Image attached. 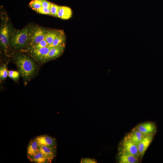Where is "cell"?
Returning a JSON list of instances; mask_svg holds the SVG:
<instances>
[{
  "label": "cell",
  "mask_w": 163,
  "mask_h": 163,
  "mask_svg": "<svg viewBox=\"0 0 163 163\" xmlns=\"http://www.w3.org/2000/svg\"><path fill=\"white\" fill-rule=\"evenodd\" d=\"M14 60L25 83H27L36 72L37 69L36 65L28 56L23 54H16L14 56Z\"/></svg>",
  "instance_id": "obj_1"
},
{
  "label": "cell",
  "mask_w": 163,
  "mask_h": 163,
  "mask_svg": "<svg viewBox=\"0 0 163 163\" xmlns=\"http://www.w3.org/2000/svg\"><path fill=\"white\" fill-rule=\"evenodd\" d=\"M33 27L28 25L21 29L15 30L9 45L16 50L21 49L27 46L31 36Z\"/></svg>",
  "instance_id": "obj_2"
},
{
  "label": "cell",
  "mask_w": 163,
  "mask_h": 163,
  "mask_svg": "<svg viewBox=\"0 0 163 163\" xmlns=\"http://www.w3.org/2000/svg\"><path fill=\"white\" fill-rule=\"evenodd\" d=\"M0 28V41L1 45L2 47L4 53H7L8 46L9 45L14 30L11 23L8 18L6 15L2 17Z\"/></svg>",
  "instance_id": "obj_3"
},
{
  "label": "cell",
  "mask_w": 163,
  "mask_h": 163,
  "mask_svg": "<svg viewBox=\"0 0 163 163\" xmlns=\"http://www.w3.org/2000/svg\"><path fill=\"white\" fill-rule=\"evenodd\" d=\"M48 30L40 26L33 27L30 38L27 45L28 49L44 40Z\"/></svg>",
  "instance_id": "obj_4"
},
{
  "label": "cell",
  "mask_w": 163,
  "mask_h": 163,
  "mask_svg": "<svg viewBox=\"0 0 163 163\" xmlns=\"http://www.w3.org/2000/svg\"><path fill=\"white\" fill-rule=\"evenodd\" d=\"M119 148V151L139 158L137 145L129 140L124 138L120 143Z\"/></svg>",
  "instance_id": "obj_5"
},
{
  "label": "cell",
  "mask_w": 163,
  "mask_h": 163,
  "mask_svg": "<svg viewBox=\"0 0 163 163\" xmlns=\"http://www.w3.org/2000/svg\"><path fill=\"white\" fill-rule=\"evenodd\" d=\"M135 127L145 136L155 135L157 131L155 123L151 121L141 123Z\"/></svg>",
  "instance_id": "obj_6"
},
{
  "label": "cell",
  "mask_w": 163,
  "mask_h": 163,
  "mask_svg": "<svg viewBox=\"0 0 163 163\" xmlns=\"http://www.w3.org/2000/svg\"><path fill=\"white\" fill-rule=\"evenodd\" d=\"M51 47L47 46L38 49L28 50L30 55L35 60L40 62H44Z\"/></svg>",
  "instance_id": "obj_7"
},
{
  "label": "cell",
  "mask_w": 163,
  "mask_h": 163,
  "mask_svg": "<svg viewBox=\"0 0 163 163\" xmlns=\"http://www.w3.org/2000/svg\"><path fill=\"white\" fill-rule=\"evenodd\" d=\"M154 135L145 136L138 145L139 158H142L153 140Z\"/></svg>",
  "instance_id": "obj_8"
},
{
  "label": "cell",
  "mask_w": 163,
  "mask_h": 163,
  "mask_svg": "<svg viewBox=\"0 0 163 163\" xmlns=\"http://www.w3.org/2000/svg\"><path fill=\"white\" fill-rule=\"evenodd\" d=\"M51 47L44 62L55 59L60 56L64 50L65 44Z\"/></svg>",
  "instance_id": "obj_9"
},
{
  "label": "cell",
  "mask_w": 163,
  "mask_h": 163,
  "mask_svg": "<svg viewBox=\"0 0 163 163\" xmlns=\"http://www.w3.org/2000/svg\"><path fill=\"white\" fill-rule=\"evenodd\" d=\"M35 138L40 145L56 148V140L53 137L45 134L40 135Z\"/></svg>",
  "instance_id": "obj_10"
},
{
  "label": "cell",
  "mask_w": 163,
  "mask_h": 163,
  "mask_svg": "<svg viewBox=\"0 0 163 163\" xmlns=\"http://www.w3.org/2000/svg\"><path fill=\"white\" fill-rule=\"evenodd\" d=\"M145 136L134 127L125 136L124 138L130 140L138 146Z\"/></svg>",
  "instance_id": "obj_11"
},
{
  "label": "cell",
  "mask_w": 163,
  "mask_h": 163,
  "mask_svg": "<svg viewBox=\"0 0 163 163\" xmlns=\"http://www.w3.org/2000/svg\"><path fill=\"white\" fill-rule=\"evenodd\" d=\"M118 157L120 163H136L138 162L139 158L125 152L119 151Z\"/></svg>",
  "instance_id": "obj_12"
},
{
  "label": "cell",
  "mask_w": 163,
  "mask_h": 163,
  "mask_svg": "<svg viewBox=\"0 0 163 163\" xmlns=\"http://www.w3.org/2000/svg\"><path fill=\"white\" fill-rule=\"evenodd\" d=\"M56 148L40 145V151L51 162L56 157Z\"/></svg>",
  "instance_id": "obj_13"
},
{
  "label": "cell",
  "mask_w": 163,
  "mask_h": 163,
  "mask_svg": "<svg viewBox=\"0 0 163 163\" xmlns=\"http://www.w3.org/2000/svg\"><path fill=\"white\" fill-rule=\"evenodd\" d=\"M72 15L71 9L67 6H60L57 13V17L64 20H67L71 18Z\"/></svg>",
  "instance_id": "obj_14"
},
{
  "label": "cell",
  "mask_w": 163,
  "mask_h": 163,
  "mask_svg": "<svg viewBox=\"0 0 163 163\" xmlns=\"http://www.w3.org/2000/svg\"><path fill=\"white\" fill-rule=\"evenodd\" d=\"M40 145L35 138L31 140L29 142L27 148V157L35 154L40 150Z\"/></svg>",
  "instance_id": "obj_15"
},
{
  "label": "cell",
  "mask_w": 163,
  "mask_h": 163,
  "mask_svg": "<svg viewBox=\"0 0 163 163\" xmlns=\"http://www.w3.org/2000/svg\"><path fill=\"white\" fill-rule=\"evenodd\" d=\"M31 162L37 163H48L51 161L40 151L33 155L27 157Z\"/></svg>",
  "instance_id": "obj_16"
},
{
  "label": "cell",
  "mask_w": 163,
  "mask_h": 163,
  "mask_svg": "<svg viewBox=\"0 0 163 163\" xmlns=\"http://www.w3.org/2000/svg\"><path fill=\"white\" fill-rule=\"evenodd\" d=\"M61 30L56 29L48 30L45 40L49 46L52 43Z\"/></svg>",
  "instance_id": "obj_17"
},
{
  "label": "cell",
  "mask_w": 163,
  "mask_h": 163,
  "mask_svg": "<svg viewBox=\"0 0 163 163\" xmlns=\"http://www.w3.org/2000/svg\"><path fill=\"white\" fill-rule=\"evenodd\" d=\"M66 40V37L65 33L63 30H61L59 33L49 46L53 47L65 44Z\"/></svg>",
  "instance_id": "obj_18"
},
{
  "label": "cell",
  "mask_w": 163,
  "mask_h": 163,
  "mask_svg": "<svg viewBox=\"0 0 163 163\" xmlns=\"http://www.w3.org/2000/svg\"><path fill=\"white\" fill-rule=\"evenodd\" d=\"M8 63H6L0 68V79L1 81L4 80L8 76Z\"/></svg>",
  "instance_id": "obj_19"
},
{
  "label": "cell",
  "mask_w": 163,
  "mask_h": 163,
  "mask_svg": "<svg viewBox=\"0 0 163 163\" xmlns=\"http://www.w3.org/2000/svg\"><path fill=\"white\" fill-rule=\"evenodd\" d=\"M29 5L31 8L36 11L42 7L40 0H32L29 3Z\"/></svg>",
  "instance_id": "obj_20"
},
{
  "label": "cell",
  "mask_w": 163,
  "mask_h": 163,
  "mask_svg": "<svg viewBox=\"0 0 163 163\" xmlns=\"http://www.w3.org/2000/svg\"><path fill=\"white\" fill-rule=\"evenodd\" d=\"M8 76L15 81H16L18 80L20 76V72L16 71H8Z\"/></svg>",
  "instance_id": "obj_21"
},
{
  "label": "cell",
  "mask_w": 163,
  "mask_h": 163,
  "mask_svg": "<svg viewBox=\"0 0 163 163\" xmlns=\"http://www.w3.org/2000/svg\"><path fill=\"white\" fill-rule=\"evenodd\" d=\"M59 7V6L54 3H51L50 9L51 16L57 17V13Z\"/></svg>",
  "instance_id": "obj_22"
},
{
  "label": "cell",
  "mask_w": 163,
  "mask_h": 163,
  "mask_svg": "<svg viewBox=\"0 0 163 163\" xmlns=\"http://www.w3.org/2000/svg\"><path fill=\"white\" fill-rule=\"evenodd\" d=\"M47 46H49V45L46 41L44 39L29 48L28 50L38 49Z\"/></svg>",
  "instance_id": "obj_23"
},
{
  "label": "cell",
  "mask_w": 163,
  "mask_h": 163,
  "mask_svg": "<svg viewBox=\"0 0 163 163\" xmlns=\"http://www.w3.org/2000/svg\"><path fill=\"white\" fill-rule=\"evenodd\" d=\"M37 12L40 14L51 15L50 10L49 8L42 7Z\"/></svg>",
  "instance_id": "obj_24"
},
{
  "label": "cell",
  "mask_w": 163,
  "mask_h": 163,
  "mask_svg": "<svg viewBox=\"0 0 163 163\" xmlns=\"http://www.w3.org/2000/svg\"><path fill=\"white\" fill-rule=\"evenodd\" d=\"M80 163H97V161L94 159L87 158L82 159L80 161Z\"/></svg>",
  "instance_id": "obj_25"
},
{
  "label": "cell",
  "mask_w": 163,
  "mask_h": 163,
  "mask_svg": "<svg viewBox=\"0 0 163 163\" xmlns=\"http://www.w3.org/2000/svg\"><path fill=\"white\" fill-rule=\"evenodd\" d=\"M42 7L50 8L51 2L46 0H40Z\"/></svg>",
  "instance_id": "obj_26"
}]
</instances>
